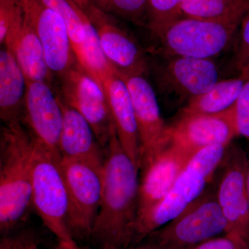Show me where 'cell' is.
<instances>
[{"mask_svg": "<svg viewBox=\"0 0 249 249\" xmlns=\"http://www.w3.org/2000/svg\"><path fill=\"white\" fill-rule=\"evenodd\" d=\"M246 81L244 77L220 80L209 91L191 100L181 114H217L232 107L240 97Z\"/></svg>", "mask_w": 249, "mask_h": 249, "instance_id": "44dd1931", "label": "cell"}, {"mask_svg": "<svg viewBox=\"0 0 249 249\" xmlns=\"http://www.w3.org/2000/svg\"><path fill=\"white\" fill-rule=\"evenodd\" d=\"M3 45L14 55L27 81L46 82L52 85L49 70L40 39L18 3L16 14Z\"/></svg>", "mask_w": 249, "mask_h": 249, "instance_id": "e0dca14e", "label": "cell"}, {"mask_svg": "<svg viewBox=\"0 0 249 249\" xmlns=\"http://www.w3.org/2000/svg\"><path fill=\"white\" fill-rule=\"evenodd\" d=\"M0 1H6V2L18 3L20 0H0Z\"/></svg>", "mask_w": 249, "mask_h": 249, "instance_id": "d590c367", "label": "cell"}, {"mask_svg": "<svg viewBox=\"0 0 249 249\" xmlns=\"http://www.w3.org/2000/svg\"><path fill=\"white\" fill-rule=\"evenodd\" d=\"M155 249L152 246L148 245V244L145 243V242H141L139 245L135 246H132V247H127V248L124 249H117V248H110V249Z\"/></svg>", "mask_w": 249, "mask_h": 249, "instance_id": "1f68e13d", "label": "cell"}, {"mask_svg": "<svg viewBox=\"0 0 249 249\" xmlns=\"http://www.w3.org/2000/svg\"><path fill=\"white\" fill-rule=\"evenodd\" d=\"M233 62L240 73L249 66V15L240 27Z\"/></svg>", "mask_w": 249, "mask_h": 249, "instance_id": "4316f807", "label": "cell"}, {"mask_svg": "<svg viewBox=\"0 0 249 249\" xmlns=\"http://www.w3.org/2000/svg\"><path fill=\"white\" fill-rule=\"evenodd\" d=\"M139 172L114 126L105 149L101 205L90 237L99 249L132 247L138 214Z\"/></svg>", "mask_w": 249, "mask_h": 249, "instance_id": "6da1fadb", "label": "cell"}, {"mask_svg": "<svg viewBox=\"0 0 249 249\" xmlns=\"http://www.w3.org/2000/svg\"><path fill=\"white\" fill-rule=\"evenodd\" d=\"M18 3L0 1V42L1 45L4 44L14 20Z\"/></svg>", "mask_w": 249, "mask_h": 249, "instance_id": "f546056e", "label": "cell"}, {"mask_svg": "<svg viewBox=\"0 0 249 249\" xmlns=\"http://www.w3.org/2000/svg\"><path fill=\"white\" fill-rule=\"evenodd\" d=\"M227 232V221L218 203L216 191L206 189L178 217L142 242L155 249H192Z\"/></svg>", "mask_w": 249, "mask_h": 249, "instance_id": "5b68a950", "label": "cell"}, {"mask_svg": "<svg viewBox=\"0 0 249 249\" xmlns=\"http://www.w3.org/2000/svg\"><path fill=\"white\" fill-rule=\"evenodd\" d=\"M229 146L211 145L194 154L164 199L136 223L132 246L178 217L206 191Z\"/></svg>", "mask_w": 249, "mask_h": 249, "instance_id": "3957f363", "label": "cell"}, {"mask_svg": "<svg viewBox=\"0 0 249 249\" xmlns=\"http://www.w3.org/2000/svg\"><path fill=\"white\" fill-rule=\"evenodd\" d=\"M33 160L32 207L58 242L72 243L68 225L69 200L60 155L35 140Z\"/></svg>", "mask_w": 249, "mask_h": 249, "instance_id": "277c9868", "label": "cell"}, {"mask_svg": "<svg viewBox=\"0 0 249 249\" xmlns=\"http://www.w3.org/2000/svg\"><path fill=\"white\" fill-rule=\"evenodd\" d=\"M186 0H150L147 28L160 38L164 31L181 16V8Z\"/></svg>", "mask_w": 249, "mask_h": 249, "instance_id": "d4e9b609", "label": "cell"}, {"mask_svg": "<svg viewBox=\"0 0 249 249\" xmlns=\"http://www.w3.org/2000/svg\"><path fill=\"white\" fill-rule=\"evenodd\" d=\"M60 97L88 121L106 149L114 127L106 93L78 62L61 77Z\"/></svg>", "mask_w": 249, "mask_h": 249, "instance_id": "9c48e42d", "label": "cell"}, {"mask_svg": "<svg viewBox=\"0 0 249 249\" xmlns=\"http://www.w3.org/2000/svg\"><path fill=\"white\" fill-rule=\"evenodd\" d=\"M35 139L21 121L5 124L0 139V232L6 235L24 222L32 207Z\"/></svg>", "mask_w": 249, "mask_h": 249, "instance_id": "7a4b0ae2", "label": "cell"}, {"mask_svg": "<svg viewBox=\"0 0 249 249\" xmlns=\"http://www.w3.org/2000/svg\"><path fill=\"white\" fill-rule=\"evenodd\" d=\"M150 1V0H91L90 2L106 14L147 27Z\"/></svg>", "mask_w": 249, "mask_h": 249, "instance_id": "cb8c5ba5", "label": "cell"}, {"mask_svg": "<svg viewBox=\"0 0 249 249\" xmlns=\"http://www.w3.org/2000/svg\"><path fill=\"white\" fill-rule=\"evenodd\" d=\"M83 9L97 31L103 53L117 73L145 76L150 67L148 58L133 36L114 16L92 3Z\"/></svg>", "mask_w": 249, "mask_h": 249, "instance_id": "7c38bea8", "label": "cell"}, {"mask_svg": "<svg viewBox=\"0 0 249 249\" xmlns=\"http://www.w3.org/2000/svg\"><path fill=\"white\" fill-rule=\"evenodd\" d=\"M73 1H74L75 3H76L80 7L83 8V1H84V0H73Z\"/></svg>", "mask_w": 249, "mask_h": 249, "instance_id": "e575fe53", "label": "cell"}, {"mask_svg": "<svg viewBox=\"0 0 249 249\" xmlns=\"http://www.w3.org/2000/svg\"><path fill=\"white\" fill-rule=\"evenodd\" d=\"M181 17L243 22L249 15V0H186Z\"/></svg>", "mask_w": 249, "mask_h": 249, "instance_id": "7402d4cb", "label": "cell"}, {"mask_svg": "<svg viewBox=\"0 0 249 249\" xmlns=\"http://www.w3.org/2000/svg\"><path fill=\"white\" fill-rule=\"evenodd\" d=\"M247 191H248L249 203V155H248V167H247ZM247 242H248V243L249 245V229L248 238H247Z\"/></svg>", "mask_w": 249, "mask_h": 249, "instance_id": "d6a6232c", "label": "cell"}, {"mask_svg": "<svg viewBox=\"0 0 249 249\" xmlns=\"http://www.w3.org/2000/svg\"><path fill=\"white\" fill-rule=\"evenodd\" d=\"M37 235L31 230L22 231L18 233L2 235L0 240V249H31L38 245Z\"/></svg>", "mask_w": 249, "mask_h": 249, "instance_id": "83f0119b", "label": "cell"}, {"mask_svg": "<svg viewBox=\"0 0 249 249\" xmlns=\"http://www.w3.org/2000/svg\"><path fill=\"white\" fill-rule=\"evenodd\" d=\"M222 165V175L215 191L218 203L227 221V233L238 236L247 242L249 229L247 183L248 155L241 147L230 145Z\"/></svg>", "mask_w": 249, "mask_h": 249, "instance_id": "30bf717a", "label": "cell"}, {"mask_svg": "<svg viewBox=\"0 0 249 249\" xmlns=\"http://www.w3.org/2000/svg\"><path fill=\"white\" fill-rule=\"evenodd\" d=\"M240 76L244 77L246 80L249 79V66L245 69L243 71L241 72L240 73Z\"/></svg>", "mask_w": 249, "mask_h": 249, "instance_id": "836d02e7", "label": "cell"}, {"mask_svg": "<svg viewBox=\"0 0 249 249\" xmlns=\"http://www.w3.org/2000/svg\"><path fill=\"white\" fill-rule=\"evenodd\" d=\"M119 75L127 85L133 103L140 142V170H142L169 145L168 126L162 119L155 90L145 76Z\"/></svg>", "mask_w": 249, "mask_h": 249, "instance_id": "8fae6325", "label": "cell"}, {"mask_svg": "<svg viewBox=\"0 0 249 249\" xmlns=\"http://www.w3.org/2000/svg\"><path fill=\"white\" fill-rule=\"evenodd\" d=\"M193 156L169 143L141 170L137 222L164 199Z\"/></svg>", "mask_w": 249, "mask_h": 249, "instance_id": "2e32d148", "label": "cell"}, {"mask_svg": "<svg viewBox=\"0 0 249 249\" xmlns=\"http://www.w3.org/2000/svg\"><path fill=\"white\" fill-rule=\"evenodd\" d=\"M53 249H90L89 248H82L77 245L76 242L72 243H65V242H58L57 245Z\"/></svg>", "mask_w": 249, "mask_h": 249, "instance_id": "4dcf8cb0", "label": "cell"}, {"mask_svg": "<svg viewBox=\"0 0 249 249\" xmlns=\"http://www.w3.org/2000/svg\"><path fill=\"white\" fill-rule=\"evenodd\" d=\"M242 23L181 17L159 40L164 55L213 59L228 48Z\"/></svg>", "mask_w": 249, "mask_h": 249, "instance_id": "8992f818", "label": "cell"}, {"mask_svg": "<svg viewBox=\"0 0 249 249\" xmlns=\"http://www.w3.org/2000/svg\"><path fill=\"white\" fill-rule=\"evenodd\" d=\"M27 79L11 51L0 52V117L4 124L21 121Z\"/></svg>", "mask_w": 249, "mask_h": 249, "instance_id": "ffe728a7", "label": "cell"}, {"mask_svg": "<svg viewBox=\"0 0 249 249\" xmlns=\"http://www.w3.org/2000/svg\"><path fill=\"white\" fill-rule=\"evenodd\" d=\"M31 249H39L38 245L34 246V247H33L32 248H31Z\"/></svg>", "mask_w": 249, "mask_h": 249, "instance_id": "74e56055", "label": "cell"}, {"mask_svg": "<svg viewBox=\"0 0 249 249\" xmlns=\"http://www.w3.org/2000/svg\"><path fill=\"white\" fill-rule=\"evenodd\" d=\"M115 127L124 152L140 170L141 147L133 103L127 85L116 70L101 81Z\"/></svg>", "mask_w": 249, "mask_h": 249, "instance_id": "ac0fdd59", "label": "cell"}, {"mask_svg": "<svg viewBox=\"0 0 249 249\" xmlns=\"http://www.w3.org/2000/svg\"><path fill=\"white\" fill-rule=\"evenodd\" d=\"M19 2L40 39L49 70L61 77L78 62L63 19L41 0Z\"/></svg>", "mask_w": 249, "mask_h": 249, "instance_id": "5bb4252c", "label": "cell"}, {"mask_svg": "<svg viewBox=\"0 0 249 249\" xmlns=\"http://www.w3.org/2000/svg\"><path fill=\"white\" fill-rule=\"evenodd\" d=\"M60 167L68 195V225L72 237L90 239L101 205L103 166L61 158Z\"/></svg>", "mask_w": 249, "mask_h": 249, "instance_id": "52a82bcc", "label": "cell"}, {"mask_svg": "<svg viewBox=\"0 0 249 249\" xmlns=\"http://www.w3.org/2000/svg\"><path fill=\"white\" fill-rule=\"evenodd\" d=\"M58 98L63 116L58 144L60 157L103 166L105 150L98 142L92 127L78 111Z\"/></svg>", "mask_w": 249, "mask_h": 249, "instance_id": "d6986e66", "label": "cell"}, {"mask_svg": "<svg viewBox=\"0 0 249 249\" xmlns=\"http://www.w3.org/2000/svg\"><path fill=\"white\" fill-rule=\"evenodd\" d=\"M235 112L239 136L245 137L249 142V79L246 81L235 104Z\"/></svg>", "mask_w": 249, "mask_h": 249, "instance_id": "484cf974", "label": "cell"}, {"mask_svg": "<svg viewBox=\"0 0 249 249\" xmlns=\"http://www.w3.org/2000/svg\"><path fill=\"white\" fill-rule=\"evenodd\" d=\"M169 143L187 153H195L204 147L231 144L239 136L236 124L235 105L217 114H181L168 126Z\"/></svg>", "mask_w": 249, "mask_h": 249, "instance_id": "4fadbf2b", "label": "cell"}, {"mask_svg": "<svg viewBox=\"0 0 249 249\" xmlns=\"http://www.w3.org/2000/svg\"><path fill=\"white\" fill-rule=\"evenodd\" d=\"M90 1H91V0H84V1H83V9H84L85 7H86V6L89 4Z\"/></svg>", "mask_w": 249, "mask_h": 249, "instance_id": "8d00e7d4", "label": "cell"}, {"mask_svg": "<svg viewBox=\"0 0 249 249\" xmlns=\"http://www.w3.org/2000/svg\"><path fill=\"white\" fill-rule=\"evenodd\" d=\"M45 5L56 11L66 24L71 39L72 47L77 61L81 56L85 42V31L80 6L73 0H41Z\"/></svg>", "mask_w": 249, "mask_h": 249, "instance_id": "603a6c76", "label": "cell"}, {"mask_svg": "<svg viewBox=\"0 0 249 249\" xmlns=\"http://www.w3.org/2000/svg\"><path fill=\"white\" fill-rule=\"evenodd\" d=\"M192 249H249V245L238 236L226 233L223 237L205 241Z\"/></svg>", "mask_w": 249, "mask_h": 249, "instance_id": "f1b7e54d", "label": "cell"}, {"mask_svg": "<svg viewBox=\"0 0 249 249\" xmlns=\"http://www.w3.org/2000/svg\"><path fill=\"white\" fill-rule=\"evenodd\" d=\"M163 55L165 61L155 70L157 86L161 94L183 107L220 80L219 69L212 59Z\"/></svg>", "mask_w": 249, "mask_h": 249, "instance_id": "ba28073f", "label": "cell"}, {"mask_svg": "<svg viewBox=\"0 0 249 249\" xmlns=\"http://www.w3.org/2000/svg\"><path fill=\"white\" fill-rule=\"evenodd\" d=\"M22 119L35 140L60 155L63 116L58 96L53 93L52 85L46 82L27 81Z\"/></svg>", "mask_w": 249, "mask_h": 249, "instance_id": "9a60e30c", "label": "cell"}]
</instances>
